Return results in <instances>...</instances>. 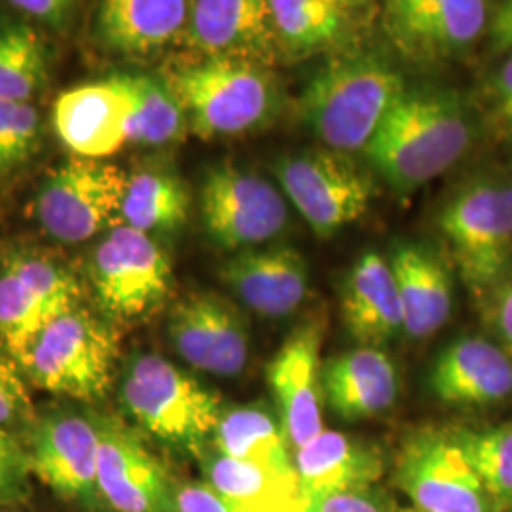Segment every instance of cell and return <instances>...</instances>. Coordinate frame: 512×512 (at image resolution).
Masks as SVG:
<instances>
[{"instance_id":"obj_1","label":"cell","mask_w":512,"mask_h":512,"mask_svg":"<svg viewBox=\"0 0 512 512\" xmlns=\"http://www.w3.org/2000/svg\"><path fill=\"white\" fill-rule=\"evenodd\" d=\"M475 139V112L463 93L406 86L365 154L393 192L410 194L458 164Z\"/></svg>"},{"instance_id":"obj_2","label":"cell","mask_w":512,"mask_h":512,"mask_svg":"<svg viewBox=\"0 0 512 512\" xmlns=\"http://www.w3.org/2000/svg\"><path fill=\"white\" fill-rule=\"evenodd\" d=\"M406 82L387 59L370 52L336 55L304 86L298 109L325 148L351 154L368 147Z\"/></svg>"},{"instance_id":"obj_3","label":"cell","mask_w":512,"mask_h":512,"mask_svg":"<svg viewBox=\"0 0 512 512\" xmlns=\"http://www.w3.org/2000/svg\"><path fill=\"white\" fill-rule=\"evenodd\" d=\"M164 78L183 105L190 133L205 141L260 129L281 105L274 74L258 63L203 57Z\"/></svg>"},{"instance_id":"obj_4","label":"cell","mask_w":512,"mask_h":512,"mask_svg":"<svg viewBox=\"0 0 512 512\" xmlns=\"http://www.w3.org/2000/svg\"><path fill=\"white\" fill-rule=\"evenodd\" d=\"M118 401L129 420L148 435L194 452L213 439L224 410L215 391L156 353L129 357Z\"/></svg>"},{"instance_id":"obj_5","label":"cell","mask_w":512,"mask_h":512,"mask_svg":"<svg viewBox=\"0 0 512 512\" xmlns=\"http://www.w3.org/2000/svg\"><path fill=\"white\" fill-rule=\"evenodd\" d=\"M116 361L114 325L80 306L55 317L16 357L31 384L76 401L103 399Z\"/></svg>"},{"instance_id":"obj_6","label":"cell","mask_w":512,"mask_h":512,"mask_svg":"<svg viewBox=\"0 0 512 512\" xmlns=\"http://www.w3.org/2000/svg\"><path fill=\"white\" fill-rule=\"evenodd\" d=\"M437 222L471 293L484 298L512 274V177L484 173L465 181Z\"/></svg>"},{"instance_id":"obj_7","label":"cell","mask_w":512,"mask_h":512,"mask_svg":"<svg viewBox=\"0 0 512 512\" xmlns=\"http://www.w3.org/2000/svg\"><path fill=\"white\" fill-rule=\"evenodd\" d=\"M88 279L101 317L131 323L162 306L173 268L154 236L120 222L93 247Z\"/></svg>"},{"instance_id":"obj_8","label":"cell","mask_w":512,"mask_h":512,"mask_svg":"<svg viewBox=\"0 0 512 512\" xmlns=\"http://www.w3.org/2000/svg\"><path fill=\"white\" fill-rule=\"evenodd\" d=\"M275 177L317 238H330L361 219L372 202L374 186L349 154L308 148L279 158Z\"/></svg>"},{"instance_id":"obj_9","label":"cell","mask_w":512,"mask_h":512,"mask_svg":"<svg viewBox=\"0 0 512 512\" xmlns=\"http://www.w3.org/2000/svg\"><path fill=\"white\" fill-rule=\"evenodd\" d=\"M128 173L105 160L73 156L54 169L35 200L40 228L50 238L76 245L103 234L120 220Z\"/></svg>"},{"instance_id":"obj_10","label":"cell","mask_w":512,"mask_h":512,"mask_svg":"<svg viewBox=\"0 0 512 512\" xmlns=\"http://www.w3.org/2000/svg\"><path fill=\"white\" fill-rule=\"evenodd\" d=\"M82 287L57 256L19 249L0 262V346L19 353L55 317L78 306Z\"/></svg>"},{"instance_id":"obj_11","label":"cell","mask_w":512,"mask_h":512,"mask_svg":"<svg viewBox=\"0 0 512 512\" xmlns=\"http://www.w3.org/2000/svg\"><path fill=\"white\" fill-rule=\"evenodd\" d=\"M203 228L222 251H247L277 238L289 222L281 188L234 164L211 167L200 190Z\"/></svg>"},{"instance_id":"obj_12","label":"cell","mask_w":512,"mask_h":512,"mask_svg":"<svg viewBox=\"0 0 512 512\" xmlns=\"http://www.w3.org/2000/svg\"><path fill=\"white\" fill-rule=\"evenodd\" d=\"M395 482L421 512H501L454 433L421 429L404 440Z\"/></svg>"},{"instance_id":"obj_13","label":"cell","mask_w":512,"mask_h":512,"mask_svg":"<svg viewBox=\"0 0 512 512\" xmlns=\"http://www.w3.org/2000/svg\"><path fill=\"white\" fill-rule=\"evenodd\" d=\"M25 452L31 473L61 499L84 511H101L99 416L54 412L29 425Z\"/></svg>"},{"instance_id":"obj_14","label":"cell","mask_w":512,"mask_h":512,"mask_svg":"<svg viewBox=\"0 0 512 512\" xmlns=\"http://www.w3.org/2000/svg\"><path fill=\"white\" fill-rule=\"evenodd\" d=\"M167 334L184 363L220 378L249 363L251 332L241 311L217 293H192L169 313Z\"/></svg>"},{"instance_id":"obj_15","label":"cell","mask_w":512,"mask_h":512,"mask_svg":"<svg viewBox=\"0 0 512 512\" xmlns=\"http://www.w3.org/2000/svg\"><path fill=\"white\" fill-rule=\"evenodd\" d=\"M387 37L412 61L469 50L488 31V0H382Z\"/></svg>"},{"instance_id":"obj_16","label":"cell","mask_w":512,"mask_h":512,"mask_svg":"<svg viewBox=\"0 0 512 512\" xmlns=\"http://www.w3.org/2000/svg\"><path fill=\"white\" fill-rule=\"evenodd\" d=\"M97 482L112 512H177V488L164 465L116 418L99 416Z\"/></svg>"},{"instance_id":"obj_17","label":"cell","mask_w":512,"mask_h":512,"mask_svg":"<svg viewBox=\"0 0 512 512\" xmlns=\"http://www.w3.org/2000/svg\"><path fill=\"white\" fill-rule=\"evenodd\" d=\"M131 109V74H114L61 93L55 99L52 124L74 156L105 160L129 145Z\"/></svg>"},{"instance_id":"obj_18","label":"cell","mask_w":512,"mask_h":512,"mask_svg":"<svg viewBox=\"0 0 512 512\" xmlns=\"http://www.w3.org/2000/svg\"><path fill=\"white\" fill-rule=\"evenodd\" d=\"M321 344V323H304L289 334L266 366V380L274 395L275 410L294 450L323 431Z\"/></svg>"},{"instance_id":"obj_19","label":"cell","mask_w":512,"mask_h":512,"mask_svg":"<svg viewBox=\"0 0 512 512\" xmlns=\"http://www.w3.org/2000/svg\"><path fill=\"white\" fill-rule=\"evenodd\" d=\"M183 38L203 57L264 67L279 50L268 0H190Z\"/></svg>"},{"instance_id":"obj_20","label":"cell","mask_w":512,"mask_h":512,"mask_svg":"<svg viewBox=\"0 0 512 512\" xmlns=\"http://www.w3.org/2000/svg\"><path fill=\"white\" fill-rule=\"evenodd\" d=\"M220 277L243 306L268 319L294 313L310 289L308 264L293 247L239 251Z\"/></svg>"},{"instance_id":"obj_21","label":"cell","mask_w":512,"mask_h":512,"mask_svg":"<svg viewBox=\"0 0 512 512\" xmlns=\"http://www.w3.org/2000/svg\"><path fill=\"white\" fill-rule=\"evenodd\" d=\"M429 382L442 403H503L512 395V361L501 346L486 338H461L440 353Z\"/></svg>"},{"instance_id":"obj_22","label":"cell","mask_w":512,"mask_h":512,"mask_svg":"<svg viewBox=\"0 0 512 512\" xmlns=\"http://www.w3.org/2000/svg\"><path fill=\"white\" fill-rule=\"evenodd\" d=\"M190 0H101L93 35L110 54L141 57L184 37Z\"/></svg>"},{"instance_id":"obj_23","label":"cell","mask_w":512,"mask_h":512,"mask_svg":"<svg viewBox=\"0 0 512 512\" xmlns=\"http://www.w3.org/2000/svg\"><path fill=\"white\" fill-rule=\"evenodd\" d=\"M387 260L401 296L406 336H433L448 323L454 306L450 268L431 247L414 241L395 245Z\"/></svg>"},{"instance_id":"obj_24","label":"cell","mask_w":512,"mask_h":512,"mask_svg":"<svg viewBox=\"0 0 512 512\" xmlns=\"http://www.w3.org/2000/svg\"><path fill=\"white\" fill-rule=\"evenodd\" d=\"M321 380L330 410L346 421L380 416L399 395L397 368L380 348L361 346L332 357L323 366Z\"/></svg>"},{"instance_id":"obj_25","label":"cell","mask_w":512,"mask_h":512,"mask_svg":"<svg viewBox=\"0 0 512 512\" xmlns=\"http://www.w3.org/2000/svg\"><path fill=\"white\" fill-rule=\"evenodd\" d=\"M342 319L359 346L382 348L404 329L403 306L389 260L374 251L349 270L342 289Z\"/></svg>"},{"instance_id":"obj_26","label":"cell","mask_w":512,"mask_h":512,"mask_svg":"<svg viewBox=\"0 0 512 512\" xmlns=\"http://www.w3.org/2000/svg\"><path fill=\"white\" fill-rule=\"evenodd\" d=\"M293 459L306 497L366 490L384 475V458L374 446L338 431L323 429Z\"/></svg>"},{"instance_id":"obj_27","label":"cell","mask_w":512,"mask_h":512,"mask_svg":"<svg viewBox=\"0 0 512 512\" xmlns=\"http://www.w3.org/2000/svg\"><path fill=\"white\" fill-rule=\"evenodd\" d=\"M203 475L241 512H306L308 497L296 471L279 473L255 463L228 458L217 450L203 452Z\"/></svg>"},{"instance_id":"obj_28","label":"cell","mask_w":512,"mask_h":512,"mask_svg":"<svg viewBox=\"0 0 512 512\" xmlns=\"http://www.w3.org/2000/svg\"><path fill=\"white\" fill-rule=\"evenodd\" d=\"M192 196L169 165L147 164L128 173L120 222L148 236L179 232L190 217Z\"/></svg>"},{"instance_id":"obj_29","label":"cell","mask_w":512,"mask_h":512,"mask_svg":"<svg viewBox=\"0 0 512 512\" xmlns=\"http://www.w3.org/2000/svg\"><path fill=\"white\" fill-rule=\"evenodd\" d=\"M215 450L228 458L255 463L260 467L293 473L291 442L277 410L255 403L224 408L213 433Z\"/></svg>"},{"instance_id":"obj_30","label":"cell","mask_w":512,"mask_h":512,"mask_svg":"<svg viewBox=\"0 0 512 512\" xmlns=\"http://www.w3.org/2000/svg\"><path fill=\"white\" fill-rule=\"evenodd\" d=\"M48 82V54L37 29L0 18V103H33Z\"/></svg>"},{"instance_id":"obj_31","label":"cell","mask_w":512,"mask_h":512,"mask_svg":"<svg viewBox=\"0 0 512 512\" xmlns=\"http://www.w3.org/2000/svg\"><path fill=\"white\" fill-rule=\"evenodd\" d=\"M279 48L308 55L338 46L348 31L344 10L329 0H268Z\"/></svg>"},{"instance_id":"obj_32","label":"cell","mask_w":512,"mask_h":512,"mask_svg":"<svg viewBox=\"0 0 512 512\" xmlns=\"http://www.w3.org/2000/svg\"><path fill=\"white\" fill-rule=\"evenodd\" d=\"M131 86L133 109L129 116V145L165 147L190 133L183 105L164 76L131 74Z\"/></svg>"},{"instance_id":"obj_33","label":"cell","mask_w":512,"mask_h":512,"mask_svg":"<svg viewBox=\"0 0 512 512\" xmlns=\"http://www.w3.org/2000/svg\"><path fill=\"white\" fill-rule=\"evenodd\" d=\"M454 435L499 511L512 507V421L482 431H456Z\"/></svg>"},{"instance_id":"obj_34","label":"cell","mask_w":512,"mask_h":512,"mask_svg":"<svg viewBox=\"0 0 512 512\" xmlns=\"http://www.w3.org/2000/svg\"><path fill=\"white\" fill-rule=\"evenodd\" d=\"M40 133L42 120L33 103H0V179L35 156Z\"/></svg>"},{"instance_id":"obj_35","label":"cell","mask_w":512,"mask_h":512,"mask_svg":"<svg viewBox=\"0 0 512 512\" xmlns=\"http://www.w3.org/2000/svg\"><path fill=\"white\" fill-rule=\"evenodd\" d=\"M33 403L18 363L0 353V429L10 431L23 423H33Z\"/></svg>"},{"instance_id":"obj_36","label":"cell","mask_w":512,"mask_h":512,"mask_svg":"<svg viewBox=\"0 0 512 512\" xmlns=\"http://www.w3.org/2000/svg\"><path fill=\"white\" fill-rule=\"evenodd\" d=\"M31 473L25 444L12 431L0 429V507L18 499Z\"/></svg>"},{"instance_id":"obj_37","label":"cell","mask_w":512,"mask_h":512,"mask_svg":"<svg viewBox=\"0 0 512 512\" xmlns=\"http://www.w3.org/2000/svg\"><path fill=\"white\" fill-rule=\"evenodd\" d=\"M27 19L55 33H65L73 23L82 0H4Z\"/></svg>"},{"instance_id":"obj_38","label":"cell","mask_w":512,"mask_h":512,"mask_svg":"<svg viewBox=\"0 0 512 512\" xmlns=\"http://www.w3.org/2000/svg\"><path fill=\"white\" fill-rule=\"evenodd\" d=\"M486 319L512 361V274L484 296Z\"/></svg>"},{"instance_id":"obj_39","label":"cell","mask_w":512,"mask_h":512,"mask_svg":"<svg viewBox=\"0 0 512 512\" xmlns=\"http://www.w3.org/2000/svg\"><path fill=\"white\" fill-rule=\"evenodd\" d=\"M306 512H389L380 495L366 490L308 497Z\"/></svg>"},{"instance_id":"obj_40","label":"cell","mask_w":512,"mask_h":512,"mask_svg":"<svg viewBox=\"0 0 512 512\" xmlns=\"http://www.w3.org/2000/svg\"><path fill=\"white\" fill-rule=\"evenodd\" d=\"M177 512H241L209 482H188L177 488Z\"/></svg>"},{"instance_id":"obj_41","label":"cell","mask_w":512,"mask_h":512,"mask_svg":"<svg viewBox=\"0 0 512 512\" xmlns=\"http://www.w3.org/2000/svg\"><path fill=\"white\" fill-rule=\"evenodd\" d=\"M490 95L495 120L499 128L507 133V137L512 139V52L507 54V59L497 67L492 76Z\"/></svg>"},{"instance_id":"obj_42","label":"cell","mask_w":512,"mask_h":512,"mask_svg":"<svg viewBox=\"0 0 512 512\" xmlns=\"http://www.w3.org/2000/svg\"><path fill=\"white\" fill-rule=\"evenodd\" d=\"M490 42L495 52L511 54L512 52V0H501L495 8L494 14H490L488 31Z\"/></svg>"},{"instance_id":"obj_43","label":"cell","mask_w":512,"mask_h":512,"mask_svg":"<svg viewBox=\"0 0 512 512\" xmlns=\"http://www.w3.org/2000/svg\"><path fill=\"white\" fill-rule=\"evenodd\" d=\"M330 4H334L336 8L349 12V10H355V8H361L366 6L370 0H329Z\"/></svg>"},{"instance_id":"obj_44","label":"cell","mask_w":512,"mask_h":512,"mask_svg":"<svg viewBox=\"0 0 512 512\" xmlns=\"http://www.w3.org/2000/svg\"><path fill=\"white\" fill-rule=\"evenodd\" d=\"M403 512H421V511H418V509H410V511H403Z\"/></svg>"},{"instance_id":"obj_45","label":"cell","mask_w":512,"mask_h":512,"mask_svg":"<svg viewBox=\"0 0 512 512\" xmlns=\"http://www.w3.org/2000/svg\"><path fill=\"white\" fill-rule=\"evenodd\" d=\"M499 2H501V0H499Z\"/></svg>"}]
</instances>
